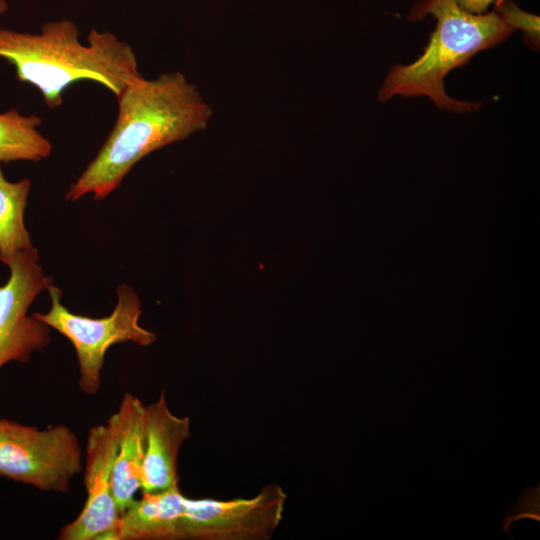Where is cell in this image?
Wrapping results in <instances>:
<instances>
[{
  "label": "cell",
  "mask_w": 540,
  "mask_h": 540,
  "mask_svg": "<svg viewBox=\"0 0 540 540\" xmlns=\"http://www.w3.org/2000/svg\"><path fill=\"white\" fill-rule=\"evenodd\" d=\"M117 98L115 124L95 158L70 186L66 199L111 194L148 154L204 130L212 117L197 86L181 72L128 84Z\"/></svg>",
  "instance_id": "1"
},
{
  "label": "cell",
  "mask_w": 540,
  "mask_h": 540,
  "mask_svg": "<svg viewBox=\"0 0 540 540\" xmlns=\"http://www.w3.org/2000/svg\"><path fill=\"white\" fill-rule=\"evenodd\" d=\"M88 44L70 20L49 22L40 34L0 28V57L15 67L20 82L36 87L49 109L61 106L64 91L81 80L95 81L116 97L140 77L130 44L91 29Z\"/></svg>",
  "instance_id": "2"
},
{
  "label": "cell",
  "mask_w": 540,
  "mask_h": 540,
  "mask_svg": "<svg viewBox=\"0 0 540 540\" xmlns=\"http://www.w3.org/2000/svg\"><path fill=\"white\" fill-rule=\"evenodd\" d=\"M433 15L436 28L422 54L408 65L393 66L379 91L378 99L387 101L403 97H429L435 105L453 112H471L479 102L454 99L444 90V78L453 69L465 64L473 55L496 46L515 30L496 9L490 13L471 14L455 0H419L408 20H421Z\"/></svg>",
  "instance_id": "3"
},
{
  "label": "cell",
  "mask_w": 540,
  "mask_h": 540,
  "mask_svg": "<svg viewBox=\"0 0 540 540\" xmlns=\"http://www.w3.org/2000/svg\"><path fill=\"white\" fill-rule=\"evenodd\" d=\"M47 290L51 298L49 311L32 315L71 342L78 359L79 387L87 395L100 390L104 357L112 345L132 341L148 346L157 339L154 332L139 324L141 302L127 285L117 288V304L109 316L102 318L72 313L61 303L59 288L50 285Z\"/></svg>",
  "instance_id": "4"
},
{
  "label": "cell",
  "mask_w": 540,
  "mask_h": 540,
  "mask_svg": "<svg viewBox=\"0 0 540 540\" xmlns=\"http://www.w3.org/2000/svg\"><path fill=\"white\" fill-rule=\"evenodd\" d=\"M77 434L65 424L39 429L0 419V476L41 491L67 493L83 469Z\"/></svg>",
  "instance_id": "5"
},
{
  "label": "cell",
  "mask_w": 540,
  "mask_h": 540,
  "mask_svg": "<svg viewBox=\"0 0 540 540\" xmlns=\"http://www.w3.org/2000/svg\"><path fill=\"white\" fill-rule=\"evenodd\" d=\"M287 494L277 483L250 498L184 497L179 540H270L280 526Z\"/></svg>",
  "instance_id": "6"
},
{
  "label": "cell",
  "mask_w": 540,
  "mask_h": 540,
  "mask_svg": "<svg viewBox=\"0 0 540 540\" xmlns=\"http://www.w3.org/2000/svg\"><path fill=\"white\" fill-rule=\"evenodd\" d=\"M33 246L19 251L8 264L10 277L0 286V369L10 361L27 362L50 342V327L27 311L36 296L52 285L38 264Z\"/></svg>",
  "instance_id": "7"
},
{
  "label": "cell",
  "mask_w": 540,
  "mask_h": 540,
  "mask_svg": "<svg viewBox=\"0 0 540 540\" xmlns=\"http://www.w3.org/2000/svg\"><path fill=\"white\" fill-rule=\"evenodd\" d=\"M116 444L108 423L90 428L84 464L86 500L79 515L63 526L61 540H116L120 511L112 492Z\"/></svg>",
  "instance_id": "8"
},
{
  "label": "cell",
  "mask_w": 540,
  "mask_h": 540,
  "mask_svg": "<svg viewBox=\"0 0 540 540\" xmlns=\"http://www.w3.org/2000/svg\"><path fill=\"white\" fill-rule=\"evenodd\" d=\"M191 436L190 419L175 415L166 393L145 405V451L140 473L142 493H154L179 485L178 457Z\"/></svg>",
  "instance_id": "9"
},
{
  "label": "cell",
  "mask_w": 540,
  "mask_h": 540,
  "mask_svg": "<svg viewBox=\"0 0 540 540\" xmlns=\"http://www.w3.org/2000/svg\"><path fill=\"white\" fill-rule=\"evenodd\" d=\"M107 423L112 429L116 454L112 472V492L120 513L135 499L140 489V473L145 451V405L126 392Z\"/></svg>",
  "instance_id": "10"
},
{
  "label": "cell",
  "mask_w": 540,
  "mask_h": 540,
  "mask_svg": "<svg viewBox=\"0 0 540 540\" xmlns=\"http://www.w3.org/2000/svg\"><path fill=\"white\" fill-rule=\"evenodd\" d=\"M184 497L179 485L142 493L121 513L116 540H179Z\"/></svg>",
  "instance_id": "11"
},
{
  "label": "cell",
  "mask_w": 540,
  "mask_h": 540,
  "mask_svg": "<svg viewBox=\"0 0 540 540\" xmlns=\"http://www.w3.org/2000/svg\"><path fill=\"white\" fill-rule=\"evenodd\" d=\"M41 123L37 115H22L15 108L0 113V162L49 157L52 144L39 132Z\"/></svg>",
  "instance_id": "12"
},
{
  "label": "cell",
  "mask_w": 540,
  "mask_h": 540,
  "mask_svg": "<svg viewBox=\"0 0 540 540\" xmlns=\"http://www.w3.org/2000/svg\"><path fill=\"white\" fill-rule=\"evenodd\" d=\"M30 187V179L8 181L0 165V259L7 265L32 247L23 218Z\"/></svg>",
  "instance_id": "13"
},
{
  "label": "cell",
  "mask_w": 540,
  "mask_h": 540,
  "mask_svg": "<svg viewBox=\"0 0 540 540\" xmlns=\"http://www.w3.org/2000/svg\"><path fill=\"white\" fill-rule=\"evenodd\" d=\"M495 9L516 30L521 29L529 42L539 45V17L519 9L509 0H496Z\"/></svg>",
  "instance_id": "14"
},
{
  "label": "cell",
  "mask_w": 540,
  "mask_h": 540,
  "mask_svg": "<svg viewBox=\"0 0 540 540\" xmlns=\"http://www.w3.org/2000/svg\"><path fill=\"white\" fill-rule=\"evenodd\" d=\"M460 8L471 14H484L496 0H455Z\"/></svg>",
  "instance_id": "15"
},
{
  "label": "cell",
  "mask_w": 540,
  "mask_h": 540,
  "mask_svg": "<svg viewBox=\"0 0 540 540\" xmlns=\"http://www.w3.org/2000/svg\"><path fill=\"white\" fill-rule=\"evenodd\" d=\"M7 9H8V7H7L6 1L5 0H0V14L7 11Z\"/></svg>",
  "instance_id": "16"
}]
</instances>
